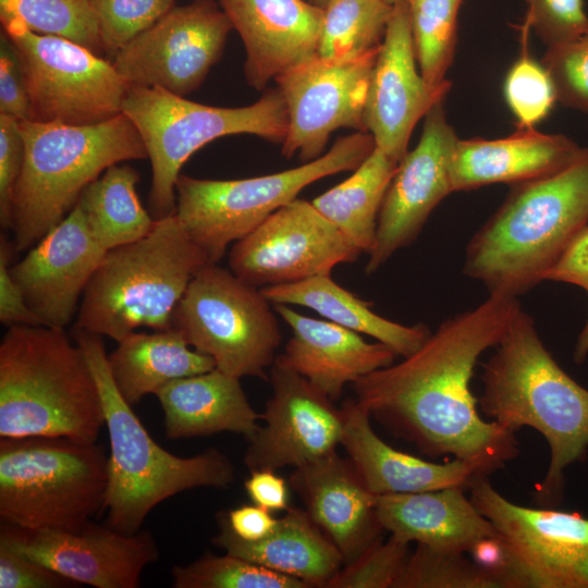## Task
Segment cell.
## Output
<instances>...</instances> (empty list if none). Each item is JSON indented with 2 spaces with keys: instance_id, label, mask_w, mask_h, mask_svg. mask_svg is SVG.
Masks as SVG:
<instances>
[{
  "instance_id": "6da1fadb",
  "label": "cell",
  "mask_w": 588,
  "mask_h": 588,
  "mask_svg": "<svg viewBox=\"0 0 588 588\" xmlns=\"http://www.w3.org/2000/svg\"><path fill=\"white\" fill-rule=\"evenodd\" d=\"M522 308L518 297L489 294L443 322L413 354L353 383L356 402L430 457L452 456L488 476L519 452L515 432L478 413L470 389L476 364L495 347Z\"/></svg>"
},
{
  "instance_id": "7a4b0ae2",
  "label": "cell",
  "mask_w": 588,
  "mask_h": 588,
  "mask_svg": "<svg viewBox=\"0 0 588 588\" xmlns=\"http://www.w3.org/2000/svg\"><path fill=\"white\" fill-rule=\"evenodd\" d=\"M481 382L478 406L489 420L513 432L529 427L546 439L550 463L540 498L558 501L566 468L588 453V390L553 358L523 307L482 364Z\"/></svg>"
},
{
  "instance_id": "3957f363",
  "label": "cell",
  "mask_w": 588,
  "mask_h": 588,
  "mask_svg": "<svg viewBox=\"0 0 588 588\" xmlns=\"http://www.w3.org/2000/svg\"><path fill=\"white\" fill-rule=\"evenodd\" d=\"M588 225V147L564 169L513 185L470 238L463 272L489 294L518 297L544 281Z\"/></svg>"
},
{
  "instance_id": "277c9868",
  "label": "cell",
  "mask_w": 588,
  "mask_h": 588,
  "mask_svg": "<svg viewBox=\"0 0 588 588\" xmlns=\"http://www.w3.org/2000/svg\"><path fill=\"white\" fill-rule=\"evenodd\" d=\"M103 425L95 377L64 329L9 327L0 343V438L96 442Z\"/></svg>"
},
{
  "instance_id": "5b68a950",
  "label": "cell",
  "mask_w": 588,
  "mask_h": 588,
  "mask_svg": "<svg viewBox=\"0 0 588 588\" xmlns=\"http://www.w3.org/2000/svg\"><path fill=\"white\" fill-rule=\"evenodd\" d=\"M72 340L95 377L109 434V485L103 509L108 526L135 534L162 501L189 489L226 488L234 481V465L222 452L208 449L181 457L151 438L114 383L101 335L74 327Z\"/></svg>"
},
{
  "instance_id": "8992f818",
  "label": "cell",
  "mask_w": 588,
  "mask_h": 588,
  "mask_svg": "<svg viewBox=\"0 0 588 588\" xmlns=\"http://www.w3.org/2000/svg\"><path fill=\"white\" fill-rule=\"evenodd\" d=\"M19 124L24 159L9 217L15 252L28 250L61 222L108 168L148 158L137 128L122 112L84 125L34 120Z\"/></svg>"
},
{
  "instance_id": "52a82bcc",
  "label": "cell",
  "mask_w": 588,
  "mask_h": 588,
  "mask_svg": "<svg viewBox=\"0 0 588 588\" xmlns=\"http://www.w3.org/2000/svg\"><path fill=\"white\" fill-rule=\"evenodd\" d=\"M209 264L175 212L143 238L110 249L88 282L74 327L120 341L139 328L171 329L189 282Z\"/></svg>"
},
{
  "instance_id": "ba28073f",
  "label": "cell",
  "mask_w": 588,
  "mask_h": 588,
  "mask_svg": "<svg viewBox=\"0 0 588 588\" xmlns=\"http://www.w3.org/2000/svg\"><path fill=\"white\" fill-rule=\"evenodd\" d=\"M108 456L66 437L1 438L0 518L28 530H75L103 513Z\"/></svg>"
},
{
  "instance_id": "9c48e42d",
  "label": "cell",
  "mask_w": 588,
  "mask_h": 588,
  "mask_svg": "<svg viewBox=\"0 0 588 588\" xmlns=\"http://www.w3.org/2000/svg\"><path fill=\"white\" fill-rule=\"evenodd\" d=\"M137 128L151 164L150 213L160 219L175 212V185L181 168L206 144L223 136L253 134L282 144L287 113L279 88L250 106L201 105L158 87L130 86L122 103Z\"/></svg>"
},
{
  "instance_id": "30bf717a",
  "label": "cell",
  "mask_w": 588,
  "mask_h": 588,
  "mask_svg": "<svg viewBox=\"0 0 588 588\" xmlns=\"http://www.w3.org/2000/svg\"><path fill=\"white\" fill-rule=\"evenodd\" d=\"M376 144L368 132L339 138L321 157L285 171L240 180H206L180 174L175 215L189 236L217 264L228 246L274 211L297 198L308 185L354 171Z\"/></svg>"
},
{
  "instance_id": "8fae6325",
  "label": "cell",
  "mask_w": 588,
  "mask_h": 588,
  "mask_svg": "<svg viewBox=\"0 0 588 588\" xmlns=\"http://www.w3.org/2000/svg\"><path fill=\"white\" fill-rule=\"evenodd\" d=\"M274 311L260 289L209 262L189 282L171 328L222 372L266 379L282 339Z\"/></svg>"
},
{
  "instance_id": "7c38bea8",
  "label": "cell",
  "mask_w": 588,
  "mask_h": 588,
  "mask_svg": "<svg viewBox=\"0 0 588 588\" xmlns=\"http://www.w3.org/2000/svg\"><path fill=\"white\" fill-rule=\"evenodd\" d=\"M22 70L29 120L93 124L122 112L128 89L112 62L71 40L3 24Z\"/></svg>"
},
{
  "instance_id": "4fadbf2b",
  "label": "cell",
  "mask_w": 588,
  "mask_h": 588,
  "mask_svg": "<svg viewBox=\"0 0 588 588\" xmlns=\"http://www.w3.org/2000/svg\"><path fill=\"white\" fill-rule=\"evenodd\" d=\"M468 488L505 548L511 588H588V517L513 503L487 476Z\"/></svg>"
},
{
  "instance_id": "5bb4252c",
  "label": "cell",
  "mask_w": 588,
  "mask_h": 588,
  "mask_svg": "<svg viewBox=\"0 0 588 588\" xmlns=\"http://www.w3.org/2000/svg\"><path fill=\"white\" fill-rule=\"evenodd\" d=\"M233 26L213 0L174 5L113 56L128 86L162 88L185 97L219 60Z\"/></svg>"
},
{
  "instance_id": "9a60e30c",
  "label": "cell",
  "mask_w": 588,
  "mask_h": 588,
  "mask_svg": "<svg viewBox=\"0 0 588 588\" xmlns=\"http://www.w3.org/2000/svg\"><path fill=\"white\" fill-rule=\"evenodd\" d=\"M360 254L311 201L296 198L236 241L229 266L237 278L261 289L331 274Z\"/></svg>"
},
{
  "instance_id": "2e32d148",
  "label": "cell",
  "mask_w": 588,
  "mask_h": 588,
  "mask_svg": "<svg viewBox=\"0 0 588 588\" xmlns=\"http://www.w3.org/2000/svg\"><path fill=\"white\" fill-rule=\"evenodd\" d=\"M380 46L340 59H314L274 81L284 99L287 132L281 152L309 162L322 156L339 128L365 130V107Z\"/></svg>"
},
{
  "instance_id": "e0dca14e",
  "label": "cell",
  "mask_w": 588,
  "mask_h": 588,
  "mask_svg": "<svg viewBox=\"0 0 588 588\" xmlns=\"http://www.w3.org/2000/svg\"><path fill=\"white\" fill-rule=\"evenodd\" d=\"M443 100L424 117L417 146L400 161L390 183L378 216L375 243L368 253V274L413 243L434 208L453 193L451 161L458 137L446 120Z\"/></svg>"
},
{
  "instance_id": "ac0fdd59",
  "label": "cell",
  "mask_w": 588,
  "mask_h": 588,
  "mask_svg": "<svg viewBox=\"0 0 588 588\" xmlns=\"http://www.w3.org/2000/svg\"><path fill=\"white\" fill-rule=\"evenodd\" d=\"M0 542L96 588H138L143 571L159 556L151 531L128 535L93 520L75 530H28L1 522Z\"/></svg>"
},
{
  "instance_id": "d6986e66",
  "label": "cell",
  "mask_w": 588,
  "mask_h": 588,
  "mask_svg": "<svg viewBox=\"0 0 588 588\" xmlns=\"http://www.w3.org/2000/svg\"><path fill=\"white\" fill-rule=\"evenodd\" d=\"M270 383L272 395L260 418L265 424L248 438L247 468L299 467L335 451L343 434L342 408L279 356Z\"/></svg>"
},
{
  "instance_id": "ffe728a7",
  "label": "cell",
  "mask_w": 588,
  "mask_h": 588,
  "mask_svg": "<svg viewBox=\"0 0 588 588\" xmlns=\"http://www.w3.org/2000/svg\"><path fill=\"white\" fill-rule=\"evenodd\" d=\"M450 87L430 86L417 70L408 4H395L371 72L365 107V130L376 147L400 162L415 125L444 99Z\"/></svg>"
},
{
  "instance_id": "44dd1931",
  "label": "cell",
  "mask_w": 588,
  "mask_h": 588,
  "mask_svg": "<svg viewBox=\"0 0 588 588\" xmlns=\"http://www.w3.org/2000/svg\"><path fill=\"white\" fill-rule=\"evenodd\" d=\"M106 254L76 204L10 271L42 324L64 329Z\"/></svg>"
},
{
  "instance_id": "7402d4cb",
  "label": "cell",
  "mask_w": 588,
  "mask_h": 588,
  "mask_svg": "<svg viewBox=\"0 0 588 588\" xmlns=\"http://www.w3.org/2000/svg\"><path fill=\"white\" fill-rule=\"evenodd\" d=\"M244 44L245 77L260 90L317 57L323 9L304 0H218Z\"/></svg>"
},
{
  "instance_id": "603a6c76",
  "label": "cell",
  "mask_w": 588,
  "mask_h": 588,
  "mask_svg": "<svg viewBox=\"0 0 588 588\" xmlns=\"http://www.w3.org/2000/svg\"><path fill=\"white\" fill-rule=\"evenodd\" d=\"M306 512L335 544L347 564L377 540L381 527L376 513V494L364 483L352 461L335 451L295 467L290 477Z\"/></svg>"
},
{
  "instance_id": "cb8c5ba5",
  "label": "cell",
  "mask_w": 588,
  "mask_h": 588,
  "mask_svg": "<svg viewBox=\"0 0 588 588\" xmlns=\"http://www.w3.org/2000/svg\"><path fill=\"white\" fill-rule=\"evenodd\" d=\"M292 336L279 357L332 401L347 383L394 363L396 353L381 342L369 343L359 333L329 320L302 315L274 304Z\"/></svg>"
},
{
  "instance_id": "d4e9b609",
  "label": "cell",
  "mask_w": 588,
  "mask_h": 588,
  "mask_svg": "<svg viewBox=\"0 0 588 588\" xmlns=\"http://www.w3.org/2000/svg\"><path fill=\"white\" fill-rule=\"evenodd\" d=\"M342 413L341 445L366 487L376 495L465 488L476 477L487 476L469 462L453 458L434 463L392 448L375 432L369 413L356 400L346 401Z\"/></svg>"
},
{
  "instance_id": "484cf974",
  "label": "cell",
  "mask_w": 588,
  "mask_h": 588,
  "mask_svg": "<svg viewBox=\"0 0 588 588\" xmlns=\"http://www.w3.org/2000/svg\"><path fill=\"white\" fill-rule=\"evenodd\" d=\"M572 138L517 127L497 139L458 138L451 161L453 192L494 183L518 184L558 172L583 152Z\"/></svg>"
},
{
  "instance_id": "4316f807",
  "label": "cell",
  "mask_w": 588,
  "mask_h": 588,
  "mask_svg": "<svg viewBox=\"0 0 588 588\" xmlns=\"http://www.w3.org/2000/svg\"><path fill=\"white\" fill-rule=\"evenodd\" d=\"M376 513L383 530L400 540L449 552L468 554L478 542L497 535L464 487L380 494Z\"/></svg>"
},
{
  "instance_id": "83f0119b",
  "label": "cell",
  "mask_w": 588,
  "mask_h": 588,
  "mask_svg": "<svg viewBox=\"0 0 588 588\" xmlns=\"http://www.w3.org/2000/svg\"><path fill=\"white\" fill-rule=\"evenodd\" d=\"M169 439L229 431L250 438L261 418L249 404L240 378L215 368L170 381L156 392Z\"/></svg>"
},
{
  "instance_id": "f1b7e54d",
  "label": "cell",
  "mask_w": 588,
  "mask_h": 588,
  "mask_svg": "<svg viewBox=\"0 0 588 588\" xmlns=\"http://www.w3.org/2000/svg\"><path fill=\"white\" fill-rule=\"evenodd\" d=\"M220 531L211 539L225 553L299 579L309 587H326L343 564L330 538L306 510L289 507L275 529L258 541L240 539L231 530L225 514H220Z\"/></svg>"
},
{
  "instance_id": "f546056e",
  "label": "cell",
  "mask_w": 588,
  "mask_h": 588,
  "mask_svg": "<svg viewBox=\"0 0 588 588\" xmlns=\"http://www.w3.org/2000/svg\"><path fill=\"white\" fill-rule=\"evenodd\" d=\"M260 291L273 305H298L313 309L331 322L376 339L402 357L416 352L431 333L422 323L405 326L376 314L369 302L334 282L331 274L265 286Z\"/></svg>"
},
{
  "instance_id": "4dcf8cb0",
  "label": "cell",
  "mask_w": 588,
  "mask_h": 588,
  "mask_svg": "<svg viewBox=\"0 0 588 588\" xmlns=\"http://www.w3.org/2000/svg\"><path fill=\"white\" fill-rule=\"evenodd\" d=\"M191 346L174 329L152 333L133 331L108 355L117 388L130 405L172 380L216 368L213 359Z\"/></svg>"
},
{
  "instance_id": "1f68e13d",
  "label": "cell",
  "mask_w": 588,
  "mask_h": 588,
  "mask_svg": "<svg viewBox=\"0 0 588 588\" xmlns=\"http://www.w3.org/2000/svg\"><path fill=\"white\" fill-rule=\"evenodd\" d=\"M399 163L375 147L348 179L311 200L362 253L373 246L380 208Z\"/></svg>"
},
{
  "instance_id": "d6a6232c",
  "label": "cell",
  "mask_w": 588,
  "mask_h": 588,
  "mask_svg": "<svg viewBox=\"0 0 588 588\" xmlns=\"http://www.w3.org/2000/svg\"><path fill=\"white\" fill-rule=\"evenodd\" d=\"M138 181L139 174L131 166L113 164L76 203L93 236L107 252L143 238L155 226L156 219L139 201Z\"/></svg>"
},
{
  "instance_id": "836d02e7",
  "label": "cell",
  "mask_w": 588,
  "mask_h": 588,
  "mask_svg": "<svg viewBox=\"0 0 588 588\" xmlns=\"http://www.w3.org/2000/svg\"><path fill=\"white\" fill-rule=\"evenodd\" d=\"M317 56L350 58L378 48L384 37L393 7L382 0H329Z\"/></svg>"
},
{
  "instance_id": "e575fe53",
  "label": "cell",
  "mask_w": 588,
  "mask_h": 588,
  "mask_svg": "<svg viewBox=\"0 0 588 588\" xmlns=\"http://www.w3.org/2000/svg\"><path fill=\"white\" fill-rule=\"evenodd\" d=\"M463 0H407L414 51L424 79L432 87L451 85L457 17Z\"/></svg>"
},
{
  "instance_id": "d590c367",
  "label": "cell",
  "mask_w": 588,
  "mask_h": 588,
  "mask_svg": "<svg viewBox=\"0 0 588 588\" xmlns=\"http://www.w3.org/2000/svg\"><path fill=\"white\" fill-rule=\"evenodd\" d=\"M1 24L17 22L29 30L64 38L99 54L98 21L90 0H0Z\"/></svg>"
},
{
  "instance_id": "8d00e7d4",
  "label": "cell",
  "mask_w": 588,
  "mask_h": 588,
  "mask_svg": "<svg viewBox=\"0 0 588 588\" xmlns=\"http://www.w3.org/2000/svg\"><path fill=\"white\" fill-rule=\"evenodd\" d=\"M174 588H309L296 578L245 559L209 552L187 565L171 569Z\"/></svg>"
},
{
  "instance_id": "74e56055",
  "label": "cell",
  "mask_w": 588,
  "mask_h": 588,
  "mask_svg": "<svg viewBox=\"0 0 588 588\" xmlns=\"http://www.w3.org/2000/svg\"><path fill=\"white\" fill-rule=\"evenodd\" d=\"M394 588H500V585L465 553L417 543Z\"/></svg>"
},
{
  "instance_id": "f35d334b",
  "label": "cell",
  "mask_w": 588,
  "mask_h": 588,
  "mask_svg": "<svg viewBox=\"0 0 588 588\" xmlns=\"http://www.w3.org/2000/svg\"><path fill=\"white\" fill-rule=\"evenodd\" d=\"M520 30L522 51L506 73L503 91L518 127L526 128L535 127L550 113L556 96L546 68L528 52L530 27L524 23Z\"/></svg>"
},
{
  "instance_id": "ab89813d",
  "label": "cell",
  "mask_w": 588,
  "mask_h": 588,
  "mask_svg": "<svg viewBox=\"0 0 588 588\" xmlns=\"http://www.w3.org/2000/svg\"><path fill=\"white\" fill-rule=\"evenodd\" d=\"M102 49L114 56L122 47L151 27L176 0H90Z\"/></svg>"
},
{
  "instance_id": "60d3db41",
  "label": "cell",
  "mask_w": 588,
  "mask_h": 588,
  "mask_svg": "<svg viewBox=\"0 0 588 588\" xmlns=\"http://www.w3.org/2000/svg\"><path fill=\"white\" fill-rule=\"evenodd\" d=\"M411 554L409 543L394 536L379 539L354 561L344 564L328 588H394Z\"/></svg>"
},
{
  "instance_id": "b9f144b4",
  "label": "cell",
  "mask_w": 588,
  "mask_h": 588,
  "mask_svg": "<svg viewBox=\"0 0 588 588\" xmlns=\"http://www.w3.org/2000/svg\"><path fill=\"white\" fill-rule=\"evenodd\" d=\"M541 63L550 75L556 101L588 113V32L567 44L549 47Z\"/></svg>"
},
{
  "instance_id": "7bdbcfd3",
  "label": "cell",
  "mask_w": 588,
  "mask_h": 588,
  "mask_svg": "<svg viewBox=\"0 0 588 588\" xmlns=\"http://www.w3.org/2000/svg\"><path fill=\"white\" fill-rule=\"evenodd\" d=\"M524 23L549 48L573 41L588 32L584 0H524Z\"/></svg>"
},
{
  "instance_id": "ee69618b",
  "label": "cell",
  "mask_w": 588,
  "mask_h": 588,
  "mask_svg": "<svg viewBox=\"0 0 588 588\" xmlns=\"http://www.w3.org/2000/svg\"><path fill=\"white\" fill-rule=\"evenodd\" d=\"M76 581L0 542V588H73Z\"/></svg>"
},
{
  "instance_id": "f6af8a7d",
  "label": "cell",
  "mask_w": 588,
  "mask_h": 588,
  "mask_svg": "<svg viewBox=\"0 0 588 588\" xmlns=\"http://www.w3.org/2000/svg\"><path fill=\"white\" fill-rule=\"evenodd\" d=\"M24 159L19 120L0 114V223L9 229L10 203Z\"/></svg>"
},
{
  "instance_id": "bcb514c9",
  "label": "cell",
  "mask_w": 588,
  "mask_h": 588,
  "mask_svg": "<svg viewBox=\"0 0 588 588\" xmlns=\"http://www.w3.org/2000/svg\"><path fill=\"white\" fill-rule=\"evenodd\" d=\"M15 252L12 241L1 234L0 237V321L13 326H44L38 316L29 308L23 292L13 279L10 268L12 254Z\"/></svg>"
},
{
  "instance_id": "7dc6e473",
  "label": "cell",
  "mask_w": 588,
  "mask_h": 588,
  "mask_svg": "<svg viewBox=\"0 0 588 588\" xmlns=\"http://www.w3.org/2000/svg\"><path fill=\"white\" fill-rule=\"evenodd\" d=\"M0 114L19 121L29 120L30 106L17 56L1 34L0 49Z\"/></svg>"
},
{
  "instance_id": "c3c4849f",
  "label": "cell",
  "mask_w": 588,
  "mask_h": 588,
  "mask_svg": "<svg viewBox=\"0 0 588 588\" xmlns=\"http://www.w3.org/2000/svg\"><path fill=\"white\" fill-rule=\"evenodd\" d=\"M544 281L573 284L588 293V225L567 244Z\"/></svg>"
},
{
  "instance_id": "681fc988",
  "label": "cell",
  "mask_w": 588,
  "mask_h": 588,
  "mask_svg": "<svg viewBox=\"0 0 588 588\" xmlns=\"http://www.w3.org/2000/svg\"><path fill=\"white\" fill-rule=\"evenodd\" d=\"M252 502L270 512L286 511L289 506V489L284 478L272 469L250 471L244 483Z\"/></svg>"
},
{
  "instance_id": "f907efd6",
  "label": "cell",
  "mask_w": 588,
  "mask_h": 588,
  "mask_svg": "<svg viewBox=\"0 0 588 588\" xmlns=\"http://www.w3.org/2000/svg\"><path fill=\"white\" fill-rule=\"evenodd\" d=\"M225 517L234 535L250 542L268 537L279 522V518H274L270 511L256 504L233 509L225 514Z\"/></svg>"
},
{
  "instance_id": "816d5d0a",
  "label": "cell",
  "mask_w": 588,
  "mask_h": 588,
  "mask_svg": "<svg viewBox=\"0 0 588 588\" xmlns=\"http://www.w3.org/2000/svg\"><path fill=\"white\" fill-rule=\"evenodd\" d=\"M588 357V317L575 343L573 358L581 364Z\"/></svg>"
},
{
  "instance_id": "f5cc1de1",
  "label": "cell",
  "mask_w": 588,
  "mask_h": 588,
  "mask_svg": "<svg viewBox=\"0 0 588 588\" xmlns=\"http://www.w3.org/2000/svg\"><path fill=\"white\" fill-rule=\"evenodd\" d=\"M311 3L320 7V8H324L326 4L329 2V0H310Z\"/></svg>"
},
{
  "instance_id": "db71d44e",
  "label": "cell",
  "mask_w": 588,
  "mask_h": 588,
  "mask_svg": "<svg viewBox=\"0 0 588 588\" xmlns=\"http://www.w3.org/2000/svg\"><path fill=\"white\" fill-rule=\"evenodd\" d=\"M384 1L385 3L394 7L395 4L400 3V2H403V1H407V0H382Z\"/></svg>"
}]
</instances>
